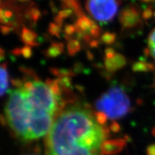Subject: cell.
<instances>
[{
	"label": "cell",
	"instance_id": "cell-2",
	"mask_svg": "<svg viewBox=\"0 0 155 155\" xmlns=\"http://www.w3.org/2000/svg\"><path fill=\"white\" fill-rule=\"evenodd\" d=\"M106 132L94 116L80 107L65 109L48 134V155H100Z\"/></svg>",
	"mask_w": 155,
	"mask_h": 155
},
{
	"label": "cell",
	"instance_id": "cell-4",
	"mask_svg": "<svg viewBox=\"0 0 155 155\" xmlns=\"http://www.w3.org/2000/svg\"><path fill=\"white\" fill-rule=\"evenodd\" d=\"M87 8L95 19L108 22L117 12L118 2L116 0H88Z\"/></svg>",
	"mask_w": 155,
	"mask_h": 155
},
{
	"label": "cell",
	"instance_id": "cell-1",
	"mask_svg": "<svg viewBox=\"0 0 155 155\" xmlns=\"http://www.w3.org/2000/svg\"><path fill=\"white\" fill-rule=\"evenodd\" d=\"M58 107L59 97L51 85L30 81L10 93L6 104V119L19 139L35 140L49 132Z\"/></svg>",
	"mask_w": 155,
	"mask_h": 155
},
{
	"label": "cell",
	"instance_id": "cell-3",
	"mask_svg": "<svg viewBox=\"0 0 155 155\" xmlns=\"http://www.w3.org/2000/svg\"><path fill=\"white\" fill-rule=\"evenodd\" d=\"M130 100L126 92L118 86L112 87L96 101L97 110L104 117L117 119L123 117L130 109Z\"/></svg>",
	"mask_w": 155,
	"mask_h": 155
},
{
	"label": "cell",
	"instance_id": "cell-5",
	"mask_svg": "<svg viewBox=\"0 0 155 155\" xmlns=\"http://www.w3.org/2000/svg\"><path fill=\"white\" fill-rule=\"evenodd\" d=\"M9 86V75L7 68L5 65H2L1 67V95L3 96L7 91Z\"/></svg>",
	"mask_w": 155,
	"mask_h": 155
},
{
	"label": "cell",
	"instance_id": "cell-7",
	"mask_svg": "<svg viewBox=\"0 0 155 155\" xmlns=\"http://www.w3.org/2000/svg\"><path fill=\"white\" fill-rule=\"evenodd\" d=\"M28 155H37V154H28Z\"/></svg>",
	"mask_w": 155,
	"mask_h": 155
},
{
	"label": "cell",
	"instance_id": "cell-6",
	"mask_svg": "<svg viewBox=\"0 0 155 155\" xmlns=\"http://www.w3.org/2000/svg\"><path fill=\"white\" fill-rule=\"evenodd\" d=\"M148 52L152 58L155 60V28L151 31L147 40Z\"/></svg>",
	"mask_w": 155,
	"mask_h": 155
}]
</instances>
